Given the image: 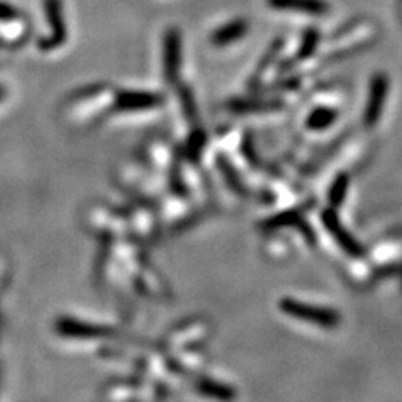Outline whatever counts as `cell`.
I'll use <instances>...</instances> for the list:
<instances>
[{
    "instance_id": "obj_2",
    "label": "cell",
    "mask_w": 402,
    "mask_h": 402,
    "mask_svg": "<svg viewBox=\"0 0 402 402\" xmlns=\"http://www.w3.org/2000/svg\"><path fill=\"white\" fill-rule=\"evenodd\" d=\"M44 9H46V17L51 27V35L44 37L39 42V47L42 51H52L58 49L66 42L67 29L62 15V2L60 0H44Z\"/></svg>"
},
{
    "instance_id": "obj_10",
    "label": "cell",
    "mask_w": 402,
    "mask_h": 402,
    "mask_svg": "<svg viewBox=\"0 0 402 402\" xmlns=\"http://www.w3.org/2000/svg\"><path fill=\"white\" fill-rule=\"evenodd\" d=\"M337 119V111L335 109L328 108H319L308 116L307 126L314 131H320V129H327L328 126H332Z\"/></svg>"
},
{
    "instance_id": "obj_15",
    "label": "cell",
    "mask_w": 402,
    "mask_h": 402,
    "mask_svg": "<svg viewBox=\"0 0 402 402\" xmlns=\"http://www.w3.org/2000/svg\"><path fill=\"white\" fill-rule=\"evenodd\" d=\"M3 96H6V89H3L2 86H0V101L3 99Z\"/></svg>"
},
{
    "instance_id": "obj_13",
    "label": "cell",
    "mask_w": 402,
    "mask_h": 402,
    "mask_svg": "<svg viewBox=\"0 0 402 402\" xmlns=\"http://www.w3.org/2000/svg\"><path fill=\"white\" fill-rule=\"evenodd\" d=\"M317 40H319V34H317L315 31H308L305 34V37H303V44H302V49H300V59L303 58H308V56L314 52V49L317 46Z\"/></svg>"
},
{
    "instance_id": "obj_11",
    "label": "cell",
    "mask_w": 402,
    "mask_h": 402,
    "mask_svg": "<svg viewBox=\"0 0 402 402\" xmlns=\"http://www.w3.org/2000/svg\"><path fill=\"white\" fill-rule=\"evenodd\" d=\"M349 185H351V178H349L345 173L339 174V176L334 180V183H332V188H330V192H328V200H330L334 208H339V206L344 203L349 192Z\"/></svg>"
},
{
    "instance_id": "obj_14",
    "label": "cell",
    "mask_w": 402,
    "mask_h": 402,
    "mask_svg": "<svg viewBox=\"0 0 402 402\" xmlns=\"http://www.w3.org/2000/svg\"><path fill=\"white\" fill-rule=\"evenodd\" d=\"M20 17V12L7 2H0V22H9Z\"/></svg>"
},
{
    "instance_id": "obj_6",
    "label": "cell",
    "mask_w": 402,
    "mask_h": 402,
    "mask_svg": "<svg viewBox=\"0 0 402 402\" xmlns=\"http://www.w3.org/2000/svg\"><path fill=\"white\" fill-rule=\"evenodd\" d=\"M165 76L168 79V83H174L180 74V66H181V34L180 31L171 29L166 31L165 34Z\"/></svg>"
},
{
    "instance_id": "obj_1",
    "label": "cell",
    "mask_w": 402,
    "mask_h": 402,
    "mask_svg": "<svg viewBox=\"0 0 402 402\" xmlns=\"http://www.w3.org/2000/svg\"><path fill=\"white\" fill-rule=\"evenodd\" d=\"M280 310H282L283 314L294 317V319L305 320V322H310L314 324V326L324 328H334L339 326L340 320L339 314L330 310V308L308 305V303L299 302V300L294 299H283L282 302H280Z\"/></svg>"
},
{
    "instance_id": "obj_3",
    "label": "cell",
    "mask_w": 402,
    "mask_h": 402,
    "mask_svg": "<svg viewBox=\"0 0 402 402\" xmlns=\"http://www.w3.org/2000/svg\"><path fill=\"white\" fill-rule=\"evenodd\" d=\"M322 221L324 225H326V228L328 233L334 237V240L337 242V245L342 249L345 253L351 255V257L354 258H359L364 255V249L360 246V243L357 242V240L352 237L351 233H349L347 230L344 228V225L340 223L339 217H337L335 210H326L322 215Z\"/></svg>"
},
{
    "instance_id": "obj_5",
    "label": "cell",
    "mask_w": 402,
    "mask_h": 402,
    "mask_svg": "<svg viewBox=\"0 0 402 402\" xmlns=\"http://www.w3.org/2000/svg\"><path fill=\"white\" fill-rule=\"evenodd\" d=\"M56 330L59 332L62 337H69V339H83V340H91V339H103V337H109L112 334L111 328H106L101 326H91V324L79 322V320L62 319L58 320L56 324Z\"/></svg>"
},
{
    "instance_id": "obj_8",
    "label": "cell",
    "mask_w": 402,
    "mask_h": 402,
    "mask_svg": "<svg viewBox=\"0 0 402 402\" xmlns=\"http://www.w3.org/2000/svg\"><path fill=\"white\" fill-rule=\"evenodd\" d=\"M246 32H249V22L245 19L231 20V22L225 24V26H221L220 29L211 34V44L218 47L230 46V44L245 37Z\"/></svg>"
},
{
    "instance_id": "obj_4",
    "label": "cell",
    "mask_w": 402,
    "mask_h": 402,
    "mask_svg": "<svg viewBox=\"0 0 402 402\" xmlns=\"http://www.w3.org/2000/svg\"><path fill=\"white\" fill-rule=\"evenodd\" d=\"M387 89L389 83L387 77L383 74H377L372 77L371 89H369V97H367V108L364 112V123L367 128H374L379 123V117L383 115V109L387 99Z\"/></svg>"
},
{
    "instance_id": "obj_9",
    "label": "cell",
    "mask_w": 402,
    "mask_h": 402,
    "mask_svg": "<svg viewBox=\"0 0 402 402\" xmlns=\"http://www.w3.org/2000/svg\"><path fill=\"white\" fill-rule=\"evenodd\" d=\"M267 3L277 10H295L312 15H320L327 10L324 0H267Z\"/></svg>"
},
{
    "instance_id": "obj_12",
    "label": "cell",
    "mask_w": 402,
    "mask_h": 402,
    "mask_svg": "<svg viewBox=\"0 0 402 402\" xmlns=\"http://www.w3.org/2000/svg\"><path fill=\"white\" fill-rule=\"evenodd\" d=\"M198 391L206 394V396L217 397V399H231V397H235V392L231 391L230 387L211 383V380H203V383H200V389H198Z\"/></svg>"
},
{
    "instance_id": "obj_7",
    "label": "cell",
    "mask_w": 402,
    "mask_h": 402,
    "mask_svg": "<svg viewBox=\"0 0 402 402\" xmlns=\"http://www.w3.org/2000/svg\"><path fill=\"white\" fill-rule=\"evenodd\" d=\"M160 104H163V97L154 92L126 91L119 92L116 97V109L119 111H144L158 108Z\"/></svg>"
}]
</instances>
